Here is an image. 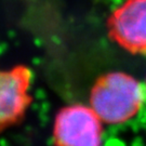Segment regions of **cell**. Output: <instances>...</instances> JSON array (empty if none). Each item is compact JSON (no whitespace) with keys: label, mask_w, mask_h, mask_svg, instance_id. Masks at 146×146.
I'll list each match as a JSON object with an SVG mask.
<instances>
[{"label":"cell","mask_w":146,"mask_h":146,"mask_svg":"<svg viewBox=\"0 0 146 146\" xmlns=\"http://www.w3.org/2000/svg\"><path fill=\"white\" fill-rule=\"evenodd\" d=\"M145 100L144 84L123 72H110L94 81L89 102L104 123L121 125L140 113Z\"/></svg>","instance_id":"1"},{"label":"cell","mask_w":146,"mask_h":146,"mask_svg":"<svg viewBox=\"0 0 146 146\" xmlns=\"http://www.w3.org/2000/svg\"><path fill=\"white\" fill-rule=\"evenodd\" d=\"M103 123L90 105L64 106L54 119V146H101Z\"/></svg>","instance_id":"2"},{"label":"cell","mask_w":146,"mask_h":146,"mask_svg":"<svg viewBox=\"0 0 146 146\" xmlns=\"http://www.w3.org/2000/svg\"><path fill=\"white\" fill-rule=\"evenodd\" d=\"M110 38L125 51L146 55V0H125L107 20Z\"/></svg>","instance_id":"3"},{"label":"cell","mask_w":146,"mask_h":146,"mask_svg":"<svg viewBox=\"0 0 146 146\" xmlns=\"http://www.w3.org/2000/svg\"><path fill=\"white\" fill-rule=\"evenodd\" d=\"M33 72L25 65L0 69V133L21 122L33 98Z\"/></svg>","instance_id":"4"},{"label":"cell","mask_w":146,"mask_h":146,"mask_svg":"<svg viewBox=\"0 0 146 146\" xmlns=\"http://www.w3.org/2000/svg\"><path fill=\"white\" fill-rule=\"evenodd\" d=\"M144 86H145V92H146V80H145V82H144Z\"/></svg>","instance_id":"5"}]
</instances>
